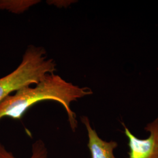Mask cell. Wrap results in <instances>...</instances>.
I'll return each instance as SVG.
<instances>
[{
    "label": "cell",
    "mask_w": 158,
    "mask_h": 158,
    "mask_svg": "<svg viewBox=\"0 0 158 158\" xmlns=\"http://www.w3.org/2000/svg\"><path fill=\"white\" fill-rule=\"evenodd\" d=\"M93 94L88 87H79L66 81L59 76L48 74L35 87H24L12 96H8L0 102V119L9 117L21 118L23 114L34 104L45 100L60 103L68 114L69 121L74 131L77 127L75 113L70 107V103Z\"/></svg>",
    "instance_id": "cell-1"
},
{
    "label": "cell",
    "mask_w": 158,
    "mask_h": 158,
    "mask_svg": "<svg viewBox=\"0 0 158 158\" xmlns=\"http://www.w3.org/2000/svg\"><path fill=\"white\" fill-rule=\"evenodd\" d=\"M56 70L53 59H47L45 51L29 46L19 66L12 73L0 79V102L14 91L32 84H38L48 74Z\"/></svg>",
    "instance_id": "cell-2"
},
{
    "label": "cell",
    "mask_w": 158,
    "mask_h": 158,
    "mask_svg": "<svg viewBox=\"0 0 158 158\" xmlns=\"http://www.w3.org/2000/svg\"><path fill=\"white\" fill-rule=\"evenodd\" d=\"M122 124L125 134L128 139L129 158H158V117L144 128L145 131L149 132L147 139L136 137L124 123Z\"/></svg>",
    "instance_id": "cell-3"
},
{
    "label": "cell",
    "mask_w": 158,
    "mask_h": 158,
    "mask_svg": "<svg viewBox=\"0 0 158 158\" xmlns=\"http://www.w3.org/2000/svg\"><path fill=\"white\" fill-rule=\"evenodd\" d=\"M81 121L85 125L88 133L87 147L91 153V158H117L114 155V150L118 147L115 141L107 142L99 137L96 131L91 126L89 118L83 116Z\"/></svg>",
    "instance_id": "cell-4"
},
{
    "label": "cell",
    "mask_w": 158,
    "mask_h": 158,
    "mask_svg": "<svg viewBox=\"0 0 158 158\" xmlns=\"http://www.w3.org/2000/svg\"><path fill=\"white\" fill-rule=\"evenodd\" d=\"M0 158H15L11 152L6 150L0 143ZM30 158H48V152L45 143L42 141H38L32 146V155Z\"/></svg>",
    "instance_id": "cell-5"
}]
</instances>
